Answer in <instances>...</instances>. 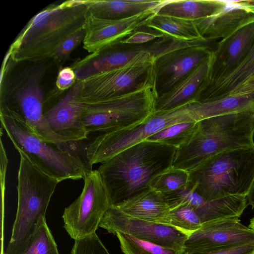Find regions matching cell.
<instances>
[{"mask_svg": "<svg viewBox=\"0 0 254 254\" xmlns=\"http://www.w3.org/2000/svg\"><path fill=\"white\" fill-rule=\"evenodd\" d=\"M175 147L143 140L115 155L98 169L110 206L118 207L149 189L157 174L173 166Z\"/></svg>", "mask_w": 254, "mask_h": 254, "instance_id": "1", "label": "cell"}, {"mask_svg": "<svg viewBox=\"0 0 254 254\" xmlns=\"http://www.w3.org/2000/svg\"><path fill=\"white\" fill-rule=\"evenodd\" d=\"M85 0H68L48 6L34 16L11 44L10 58L18 63L52 59L68 37L85 28Z\"/></svg>", "mask_w": 254, "mask_h": 254, "instance_id": "2", "label": "cell"}, {"mask_svg": "<svg viewBox=\"0 0 254 254\" xmlns=\"http://www.w3.org/2000/svg\"><path fill=\"white\" fill-rule=\"evenodd\" d=\"M254 135L253 109L200 120L192 137L177 149L173 166L189 172L222 151L254 146Z\"/></svg>", "mask_w": 254, "mask_h": 254, "instance_id": "3", "label": "cell"}, {"mask_svg": "<svg viewBox=\"0 0 254 254\" xmlns=\"http://www.w3.org/2000/svg\"><path fill=\"white\" fill-rule=\"evenodd\" d=\"M48 60L21 68L11 75L1 71L0 114L24 123L41 139L64 143L55 133L43 115L46 100L42 85Z\"/></svg>", "mask_w": 254, "mask_h": 254, "instance_id": "4", "label": "cell"}, {"mask_svg": "<svg viewBox=\"0 0 254 254\" xmlns=\"http://www.w3.org/2000/svg\"><path fill=\"white\" fill-rule=\"evenodd\" d=\"M189 172V183L206 199L247 196L254 180V146L222 151Z\"/></svg>", "mask_w": 254, "mask_h": 254, "instance_id": "5", "label": "cell"}, {"mask_svg": "<svg viewBox=\"0 0 254 254\" xmlns=\"http://www.w3.org/2000/svg\"><path fill=\"white\" fill-rule=\"evenodd\" d=\"M17 209L4 254H21L36 232L59 182L20 156Z\"/></svg>", "mask_w": 254, "mask_h": 254, "instance_id": "6", "label": "cell"}, {"mask_svg": "<svg viewBox=\"0 0 254 254\" xmlns=\"http://www.w3.org/2000/svg\"><path fill=\"white\" fill-rule=\"evenodd\" d=\"M0 119L20 155L59 183L83 179L89 170L78 155L41 139L24 123L2 114Z\"/></svg>", "mask_w": 254, "mask_h": 254, "instance_id": "7", "label": "cell"}, {"mask_svg": "<svg viewBox=\"0 0 254 254\" xmlns=\"http://www.w3.org/2000/svg\"><path fill=\"white\" fill-rule=\"evenodd\" d=\"M157 98L154 86L120 97L82 102V120L88 134L110 133L135 126L153 112Z\"/></svg>", "mask_w": 254, "mask_h": 254, "instance_id": "8", "label": "cell"}, {"mask_svg": "<svg viewBox=\"0 0 254 254\" xmlns=\"http://www.w3.org/2000/svg\"><path fill=\"white\" fill-rule=\"evenodd\" d=\"M192 120L196 121L190 102L170 110L153 112L143 122L129 128L100 133L86 147L88 162L91 166L102 164L171 125Z\"/></svg>", "mask_w": 254, "mask_h": 254, "instance_id": "9", "label": "cell"}, {"mask_svg": "<svg viewBox=\"0 0 254 254\" xmlns=\"http://www.w3.org/2000/svg\"><path fill=\"white\" fill-rule=\"evenodd\" d=\"M153 63L138 60L80 80V100H107L154 86Z\"/></svg>", "mask_w": 254, "mask_h": 254, "instance_id": "10", "label": "cell"}, {"mask_svg": "<svg viewBox=\"0 0 254 254\" xmlns=\"http://www.w3.org/2000/svg\"><path fill=\"white\" fill-rule=\"evenodd\" d=\"M80 195L65 208L64 227L75 241L96 233L100 222L110 204L97 170H88L84 178Z\"/></svg>", "mask_w": 254, "mask_h": 254, "instance_id": "11", "label": "cell"}, {"mask_svg": "<svg viewBox=\"0 0 254 254\" xmlns=\"http://www.w3.org/2000/svg\"><path fill=\"white\" fill-rule=\"evenodd\" d=\"M99 227L114 235L121 232L182 252L190 233L169 224L155 223L127 215L110 206Z\"/></svg>", "mask_w": 254, "mask_h": 254, "instance_id": "12", "label": "cell"}, {"mask_svg": "<svg viewBox=\"0 0 254 254\" xmlns=\"http://www.w3.org/2000/svg\"><path fill=\"white\" fill-rule=\"evenodd\" d=\"M80 80H76L69 91L58 100L46 98L43 115L53 132L65 143L80 141L88 134L82 120L83 106L79 97Z\"/></svg>", "mask_w": 254, "mask_h": 254, "instance_id": "13", "label": "cell"}, {"mask_svg": "<svg viewBox=\"0 0 254 254\" xmlns=\"http://www.w3.org/2000/svg\"><path fill=\"white\" fill-rule=\"evenodd\" d=\"M216 46L195 45L172 51L153 63L157 97L168 92L210 56Z\"/></svg>", "mask_w": 254, "mask_h": 254, "instance_id": "14", "label": "cell"}, {"mask_svg": "<svg viewBox=\"0 0 254 254\" xmlns=\"http://www.w3.org/2000/svg\"><path fill=\"white\" fill-rule=\"evenodd\" d=\"M254 243V230L239 218H227L203 223L185 241L182 253Z\"/></svg>", "mask_w": 254, "mask_h": 254, "instance_id": "15", "label": "cell"}, {"mask_svg": "<svg viewBox=\"0 0 254 254\" xmlns=\"http://www.w3.org/2000/svg\"><path fill=\"white\" fill-rule=\"evenodd\" d=\"M156 54L157 49L154 44L127 48L118 46L116 44L91 53L74 63L70 67L75 72L76 80H83L134 61H153Z\"/></svg>", "mask_w": 254, "mask_h": 254, "instance_id": "16", "label": "cell"}, {"mask_svg": "<svg viewBox=\"0 0 254 254\" xmlns=\"http://www.w3.org/2000/svg\"><path fill=\"white\" fill-rule=\"evenodd\" d=\"M156 8L121 19L99 18L88 12L83 48L93 53L119 43L144 26L147 19L155 13Z\"/></svg>", "mask_w": 254, "mask_h": 254, "instance_id": "17", "label": "cell"}, {"mask_svg": "<svg viewBox=\"0 0 254 254\" xmlns=\"http://www.w3.org/2000/svg\"><path fill=\"white\" fill-rule=\"evenodd\" d=\"M220 9L208 17L194 21L201 36L213 41L224 39L254 22V0H220Z\"/></svg>", "mask_w": 254, "mask_h": 254, "instance_id": "18", "label": "cell"}, {"mask_svg": "<svg viewBox=\"0 0 254 254\" xmlns=\"http://www.w3.org/2000/svg\"><path fill=\"white\" fill-rule=\"evenodd\" d=\"M254 41V22L217 42L210 56L207 76L201 87L219 80L232 70L244 58Z\"/></svg>", "mask_w": 254, "mask_h": 254, "instance_id": "19", "label": "cell"}, {"mask_svg": "<svg viewBox=\"0 0 254 254\" xmlns=\"http://www.w3.org/2000/svg\"><path fill=\"white\" fill-rule=\"evenodd\" d=\"M254 86V41L240 63L219 80L200 88L194 101L207 102Z\"/></svg>", "mask_w": 254, "mask_h": 254, "instance_id": "20", "label": "cell"}, {"mask_svg": "<svg viewBox=\"0 0 254 254\" xmlns=\"http://www.w3.org/2000/svg\"><path fill=\"white\" fill-rule=\"evenodd\" d=\"M180 198L182 203L194 209L202 224L218 219L240 218L248 205L247 196L232 195L208 200L190 187L182 191Z\"/></svg>", "mask_w": 254, "mask_h": 254, "instance_id": "21", "label": "cell"}, {"mask_svg": "<svg viewBox=\"0 0 254 254\" xmlns=\"http://www.w3.org/2000/svg\"><path fill=\"white\" fill-rule=\"evenodd\" d=\"M210 56L172 89L157 97L154 112L170 110L194 102L198 91L207 76L210 65Z\"/></svg>", "mask_w": 254, "mask_h": 254, "instance_id": "22", "label": "cell"}, {"mask_svg": "<svg viewBox=\"0 0 254 254\" xmlns=\"http://www.w3.org/2000/svg\"><path fill=\"white\" fill-rule=\"evenodd\" d=\"M116 207L134 217L170 225L169 206L163 195L151 188Z\"/></svg>", "mask_w": 254, "mask_h": 254, "instance_id": "23", "label": "cell"}, {"mask_svg": "<svg viewBox=\"0 0 254 254\" xmlns=\"http://www.w3.org/2000/svg\"><path fill=\"white\" fill-rule=\"evenodd\" d=\"M88 12L105 19H121L155 9L164 0H85Z\"/></svg>", "mask_w": 254, "mask_h": 254, "instance_id": "24", "label": "cell"}, {"mask_svg": "<svg viewBox=\"0 0 254 254\" xmlns=\"http://www.w3.org/2000/svg\"><path fill=\"white\" fill-rule=\"evenodd\" d=\"M196 121L217 116L254 109V87L207 102H191Z\"/></svg>", "mask_w": 254, "mask_h": 254, "instance_id": "25", "label": "cell"}, {"mask_svg": "<svg viewBox=\"0 0 254 254\" xmlns=\"http://www.w3.org/2000/svg\"><path fill=\"white\" fill-rule=\"evenodd\" d=\"M222 6L220 0H164L156 7L155 13L195 21L213 15Z\"/></svg>", "mask_w": 254, "mask_h": 254, "instance_id": "26", "label": "cell"}, {"mask_svg": "<svg viewBox=\"0 0 254 254\" xmlns=\"http://www.w3.org/2000/svg\"><path fill=\"white\" fill-rule=\"evenodd\" d=\"M144 26L177 40L193 42L205 39L194 21L155 13L147 19Z\"/></svg>", "mask_w": 254, "mask_h": 254, "instance_id": "27", "label": "cell"}, {"mask_svg": "<svg viewBox=\"0 0 254 254\" xmlns=\"http://www.w3.org/2000/svg\"><path fill=\"white\" fill-rule=\"evenodd\" d=\"M198 121H187L168 126L147 137L145 140L156 141L176 147H180L187 142L194 133Z\"/></svg>", "mask_w": 254, "mask_h": 254, "instance_id": "28", "label": "cell"}, {"mask_svg": "<svg viewBox=\"0 0 254 254\" xmlns=\"http://www.w3.org/2000/svg\"><path fill=\"white\" fill-rule=\"evenodd\" d=\"M189 182V172L172 166L155 176L149 186L154 190L165 194L180 190Z\"/></svg>", "mask_w": 254, "mask_h": 254, "instance_id": "29", "label": "cell"}, {"mask_svg": "<svg viewBox=\"0 0 254 254\" xmlns=\"http://www.w3.org/2000/svg\"><path fill=\"white\" fill-rule=\"evenodd\" d=\"M21 254H60L45 216L41 217L36 232Z\"/></svg>", "mask_w": 254, "mask_h": 254, "instance_id": "30", "label": "cell"}, {"mask_svg": "<svg viewBox=\"0 0 254 254\" xmlns=\"http://www.w3.org/2000/svg\"><path fill=\"white\" fill-rule=\"evenodd\" d=\"M115 235L124 254H181L182 253L125 233L117 232Z\"/></svg>", "mask_w": 254, "mask_h": 254, "instance_id": "31", "label": "cell"}, {"mask_svg": "<svg viewBox=\"0 0 254 254\" xmlns=\"http://www.w3.org/2000/svg\"><path fill=\"white\" fill-rule=\"evenodd\" d=\"M170 224L190 234L202 224L194 209L186 204H180L170 209Z\"/></svg>", "mask_w": 254, "mask_h": 254, "instance_id": "32", "label": "cell"}, {"mask_svg": "<svg viewBox=\"0 0 254 254\" xmlns=\"http://www.w3.org/2000/svg\"><path fill=\"white\" fill-rule=\"evenodd\" d=\"M71 254H110L95 233L75 241Z\"/></svg>", "mask_w": 254, "mask_h": 254, "instance_id": "33", "label": "cell"}, {"mask_svg": "<svg viewBox=\"0 0 254 254\" xmlns=\"http://www.w3.org/2000/svg\"><path fill=\"white\" fill-rule=\"evenodd\" d=\"M85 35V28L81 29L66 39L56 50L52 58L59 66L64 63L72 52L83 41Z\"/></svg>", "mask_w": 254, "mask_h": 254, "instance_id": "34", "label": "cell"}, {"mask_svg": "<svg viewBox=\"0 0 254 254\" xmlns=\"http://www.w3.org/2000/svg\"><path fill=\"white\" fill-rule=\"evenodd\" d=\"M181 254H254V243L234 247L216 248Z\"/></svg>", "mask_w": 254, "mask_h": 254, "instance_id": "35", "label": "cell"}, {"mask_svg": "<svg viewBox=\"0 0 254 254\" xmlns=\"http://www.w3.org/2000/svg\"><path fill=\"white\" fill-rule=\"evenodd\" d=\"M163 36V35L159 32L136 31L121 40L119 43L122 45L140 44L147 43L156 38H162Z\"/></svg>", "mask_w": 254, "mask_h": 254, "instance_id": "36", "label": "cell"}, {"mask_svg": "<svg viewBox=\"0 0 254 254\" xmlns=\"http://www.w3.org/2000/svg\"><path fill=\"white\" fill-rule=\"evenodd\" d=\"M76 81L75 72L70 67L61 68L58 72L56 85L60 91L71 88Z\"/></svg>", "mask_w": 254, "mask_h": 254, "instance_id": "37", "label": "cell"}, {"mask_svg": "<svg viewBox=\"0 0 254 254\" xmlns=\"http://www.w3.org/2000/svg\"><path fill=\"white\" fill-rule=\"evenodd\" d=\"M247 198L248 204L251 205L252 208L254 209V180L247 195Z\"/></svg>", "mask_w": 254, "mask_h": 254, "instance_id": "38", "label": "cell"}, {"mask_svg": "<svg viewBox=\"0 0 254 254\" xmlns=\"http://www.w3.org/2000/svg\"><path fill=\"white\" fill-rule=\"evenodd\" d=\"M249 227L254 230V217L250 220Z\"/></svg>", "mask_w": 254, "mask_h": 254, "instance_id": "39", "label": "cell"}]
</instances>
